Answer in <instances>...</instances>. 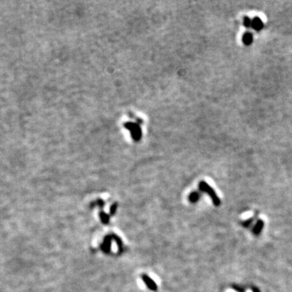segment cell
<instances>
[{"label":"cell","mask_w":292,"mask_h":292,"mask_svg":"<svg viewBox=\"0 0 292 292\" xmlns=\"http://www.w3.org/2000/svg\"><path fill=\"white\" fill-rule=\"evenodd\" d=\"M200 190H202L204 191V192H207V193L209 195L210 197H212V199H213V203L215 204H219V199H218V197H217L215 192L213 191V188L210 187L209 184H207L205 182L202 181V182H200Z\"/></svg>","instance_id":"obj_2"},{"label":"cell","mask_w":292,"mask_h":292,"mask_svg":"<svg viewBox=\"0 0 292 292\" xmlns=\"http://www.w3.org/2000/svg\"><path fill=\"white\" fill-rule=\"evenodd\" d=\"M143 278H144V282H145V283L148 285L149 287H150L152 290H156V289H157V286H156V284L154 283V282L153 280H151V278H148L147 276H144Z\"/></svg>","instance_id":"obj_5"},{"label":"cell","mask_w":292,"mask_h":292,"mask_svg":"<svg viewBox=\"0 0 292 292\" xmlns=\"http://www.w3.org/2000/svg\"><path fill=\"white\" fill-rule=\"evenodd\" d=\"M190 199H191V200H192V201H194V200H196L197 199V193H192V195H191V197H190Z\"/></svg>","instance_id":"obj_9"},{"label":"cell","mask_w":292,"mask_h":292,"mask_svg":"<svg viewBox=\"0 0 292 292\" xmlns=\"http://www.w3.org/2000/svg\"><path fill=\"white\" fill-rule=\"evenodd\" d=\"M243 24H244V26L245 27H250L252 26V20L248 18V17H244V20H243Z\"/></svg>","instance_id":"obj_6"},{"label":"cell","mask_w":292,"mask_h":292,"mask_svg":"<svg viewBox=\"0 0 292 292\" xmlns=\"http://www.w3.org/2000/svg\"><path fill=\"white\" fill-rule=\"evenodd\" d=\"M248 292H252V291H248Z\"/></svg>","instance_id":"obj_11"},{"label":"cell","mask_w":292,"mask_h":292,"mask_svg":"<svg viewBox=\"0 0 292 292\" xmlns=\"http://www.w3.org/2000/svg\"><path fill=\"white\" fill-rule=\"evenodd\" d=\"M253 34L249 32L244 33V35L243 36V42L245 45H250L251 43L253 42Z\"/></svg>","instance_id":"obj_4"},{"label":"cell","mask_w":292,"mask_h":292,"mask_svg":"<svg viewBox=\"0 0 292 292\" xmlns=\"http://www.w3.org/2000/svg\"><path fill=\"white\" fill-rule=\"evenodd\" d=\"M227 292H236V291H228Z\"/></svg>","instance_id":"obj_10"},{"label":"cell","mask_w":292,"mask_h":292,"mask_svg":"<svg viewBox=\"0 0 292 292\" xmlns=\"http://www.w3.org/2000/svg\"><path fill=\"white\" fill-rule=\"evenodd\" d=\"M262 222H258V224H257V226H256V228L255 229V232L256 233H258L259 232L260 230H261V227H262Z\"/></svg>","instance_id":"obj_8"},{"label":"cell","mask_w":292,"mask_h":292,"mask_svg":"<svg viewBox=\"0 0 292 292\" xmlns=\"http://www.w3.org/2000/svg\"><path fill=\"white\" fill-rule=\"evenodd\" d=\"M252 26L254 29L260 30L263 28V22L259 17H255L252 20Z\"/></svg>","instance_id":"obj_3"},{"label":"cell","mask_w":292,"mask_h":292,"mask_svg":"<svg viewBox=\"0 0 292 292\" xmlns=\"http://www.w3.org/2000/svg\"><path fill=\"white\" fill-rule=\"evenodd\" d=\"M124 128L131 132V137L136 141H139L142 137V131L140 125L136 123L127 122L124 123Z\"/></svg>","instance_id":"obj_1"},{"label":"cell","mask_w":292,"mask_h":292,"mask_svg":"<svg viewBox=\"0 0 292 292\" xmlns=\"http://www.w3.org/2000/svg\"><path fill=\"white\" fill-rule=\"evenodd\" d=\"M252 216H253V213L252 212H248V213H243V215H242V218H243V219H248V218H249Z\"/></svg>","instance_id":"obj_7"}]
</instances>
